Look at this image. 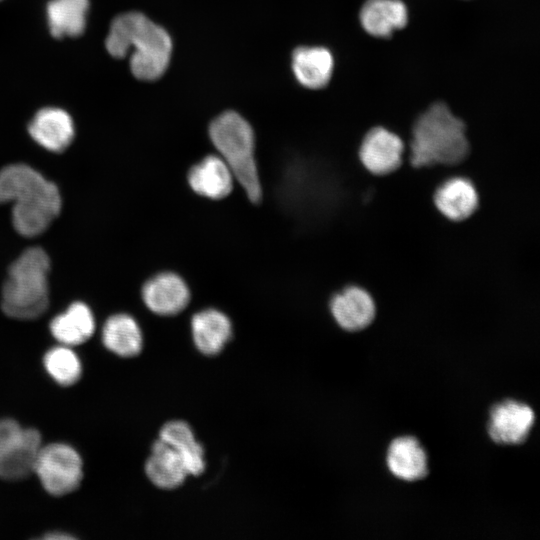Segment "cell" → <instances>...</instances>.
<instances>
[{"mask_svg":"<svg viewBox=\"0 0 540 540\" xmlns=\"http://www.w3.org/2000/svg\"><path fill=\"white\" fill-rule=\"evenodd\" d=\"M145 472L155 486L166 490L179 487L188 475L177 452L160 439L152 445Z\"/></svg>","mask_w":540,"mask_h":540,"instance_id":"20","label":"cell"},{"mask_svg":"<svg viewBox=\"0 0 540 540\" xmlns=\"http://www.w3.org/2000/svg\"><path fill=\"white\" fill-rule=\"evenodd\" d=\"M534 421V411L530 406L515 400H505L491 409L488 433L498 444H521L529 436Z\"/></svg>","mask_w":540,"mask_h":540,"instance_id":"12","label":"cell"},{"mask_svg":"<svg viewBox=\"0 0 540 540\" xmlns=\"http://www.w3.org/2000/svg\"><path fill=\"white\" fill-rule=\"evenodd\" d=\"M32 139L48 151H65L75 136V126L69 113L57 107L40 109L28 125Z\"/></svg>","mask_w":540,"mask_h":540,"instance_id":"14","label":"cell"},{"mask_svg":"<svg viewBox=\"0 0 540 540\" xmlns=\"http://www.w3.org/2000/svg\"><path fill=\"white\" fill-rule=\"evenodd\" d=\"M405 145L400 136L382 126L369 129L358 150V158L370 174L383 177L403 164Z\"/></svg>","mask_w":540,"mask_h":540,"instance_id":"9","label":"cell"},{"mask_svg":"<svg viewBox=\"0 0 540 540\" xmlns=\"http://www.w3.org/2000/svg\"><path fill=\"white\" fill-rule=\"evenodd\" d=\"M49 327L56 340L63 345L74 346L90 339L95 330V320L91 309L77 301L55 316Z\"/></svg>","mask_w":540,"mask_h":540,"instance_id":"19","label":"cell"},{"mask_svg":"<svg viewBox=\"0 0 540 540\" xmlns=\"http://www.w3.org/2000/svg\"><path fill=\"white\" fill-rule=\"evenodd\" d=\"M359 20L371 36L389 38L408 23V10L401 0H367L363 3Z\"/></svg>","mask_w":540,"mask_h":540,"instance_id":"16","label":"cell"},{"mask_svg":"<svg viewBox=\"0 0 540 540\" xmlns=\"http://www.w3.org/2000/svg\"><path fill=\"white\" fill-rule=\"evenodd\" d=\"M389 471L404 481L423 479L428 473L427 456L420 443L410 436L394 439L387 451Z\"/></svg>","mask_w":540,"mask_h":540,"instance_id":"18","label":"cell"},{"mask_svg":"<svg viewBox=\"0 0 540 540\" xmlns=\"http://www.w3.org/2000/svg\"><path fill=\"white\" fill-rule=\"evenodd\" d=\"M192 340L204 355H216L231 339L232 322L229 316L216 307L196 311L190 319Z\"/></svg>","mask_w":540,"mask_h":540,"instance_id":"15","label":"cell"},{"mask_svg":"<svg viewBox=\"0 0 540 540\" xmlns=\"http://www.w3.org/2000/svg\"><path fill=\"white\" fill-rule=\"evenodd\" d=\"M41 435L13 419L0 420V477L20 480L33 473L41 449Z\"/></svg>","mask_w":540,"mask_h":540,"instance_id":"6","label":"cell"},{"mask_svg":"<svg viewBox=\"0 0 540 540\" xmlns=\"http://www.w3.org/2000/svg\"><path fill=\"white\" fill-rule=\"evenodd\" d=\"M159 439L177 452L188 475L197 476L204 471L203 448L186 422L175 420L166 423L159 432Z\"/></svg>","mask_w":540,"mask_h":540,"instance_id":"22","label":"cell"},{"mask_svg":"<svg viewBox=\"0 0 540 540\" xmlns=\"http://www.w3.org/2000/svg\"><path fill=\"white\" fill-rule=\"evenodd\" d=\"M11 202L13 227L24 237L42 234L62 207L58 186L24 163L0 169V204Z\"/></svg>","mask_w":540,"mask_h":540,"instance_id":"1","label":"cell"},{"mask_svg":"<svg viewBox=\"0 0 540 540\" xmlns=\"http://www.w3.org/2000/svg\"><path fill=\"white\" fill-rule=\"evenodd\" d=\"M89 0H51L46 7L47 23L56 38L77 37L86 27Z\"/></svg>","mask_w":540,"mask_h":540,"instance_id":"23","label":"cell"},{"mask_svg":"<svg viewBox=\"0 0 540 540\" xmlns=\"http://www.w3.org/2000/svg\"><path fill=\"white\" fill-rule=\"evenodd\" d=\"M82 468V459L74 448L64 443H52L41 447L33 472L48 493L62 496L80 485Z\"/></svg>","mask_w":540,"mask_h":540,"instance_id":"7","label":"cell"},{"mask_svg":"<svg viewBox=\"0 0 540 540\" xmlns=\"http://www.w3.org/2000/svg\"><path fill=\"white\" fill-rule=\"evenodd\" d=\"M141 299L153 314L172 317L182 313L191 304L192 293L186 279L170 269L151 274L142 284Z\"/></svg>","mask_w":540,"mask_h":540,"instance_id":"8","label":"cell"},{"mask_svg":"<svg viewBox=\"0 0 540 540\" xmlns=\"http://www.w3.org/2000/svg\"><path fill=\"white\" fill-rule=\"evenodd\" d=\"M212 146L231 169L237 185L253 204L262 201L263 190L256 155L255 133L235 111L214 118L208 127Z\"/></svg>","mask_w":540,"mask_h":540,"instance_id":"4","label":"cell"},{"mask_svg":"<svg viewBox=\"0 0 540 540\" xmlns=\"http://www.w3.org/2000/svg\"><path fill=\"white\" fill-rule=\"evenodd\" d=\"M433 204L445 219L463 222L472 217L479 207V194L474 183L463 176H453L434 190Z\"/></svg>","mask_w":540,"mask_h":540,"instance_id":"13","label":"cell"},{"mask_svg":"<svg viewBox=\"0 0 540 540\" xmlns=\"http://www.w3.org/2000/svg\"><path fill=\"white\" fill-rule=\"evenodd\" d=\"M334 60L321 46H301L292 54V70L297 81L309 89L324 88L331 80Z\"/></svg>","mask_w":540,"mask_h":540,"instance_id":"17","label":"cell"},{"mask_svg":"<svg viewBox=\"0 0 540 540\" xmlns=\"http://www.w3.org/2000/svg\"><path fill=\"white\" fill-rule=\"evenodd\" d=\"M329 309L338 326L348 332L364 330L376 316L372 295L354 284L336 291L329 301Z\"/></svg>","mask_w":540,"mask_h":540,"instance_id":"11","label":"cell"},{"mask_svg":"<svg viewBox=\"0 0 540 540\" xmlns=\"http://www.w3.org/2000/svg\"><path fill=\"white\" fill-rule=\"evenodd\" d=\"M43 361L48 374L60 385L70 386L81 376V362L69 346L63 345L50 349L44 355Z\"/></svg>","mask_w":540,"mask_h":540,"instance_id":"24","label":"cell"},{"mask_svg":"<svg viewBox=\"0 0 540 540\" xmlns=\"http://www.w3.org/2000/svg\"><path fill=\"white\" fill-rule=\"evenodd\" d=\"M469 152L465 123L444 102L433 103L415 120L409 155L412 167L456 166Z\"/></svg>","mask_w":540,"mask_h":540,"instance_id":"3","label":"cell"},{"mask_svg":"<svg viewBox=\"0 0 540 540\" xmlns=\"http://www.w3.org/2000/svg\"><path fill=\"white\" fill-rule=\"evenodd\" d=\"M43 538L45 539H48V540H54V539H73L74 537L69 535V534H66V533H63V532H53V533H49L47 534L46 536H44Z\"/></svg>","mask_w":540,"mask_h":540,"instance_id":"25","label":"cell"},{"mask_svg":"<svg viewBox=\"0 0 540 540\" xmlns=\"http://www.w3.org/2000/svg\"><path fill=\"white\" fill-rule=\"evenodd\" d=\"M50 266L41 247L27 248L12 262L1 291V309L8 317L32 320L46 312Z\"/></svg>","mask_w":540,"mask_h":540,"instance_id":"5","label":"cell"},{"mask_svg":"<svg viewBox=\"0 0 540 540\" xmlns=\"http://www.w3.org/2000/svg\"><path fill=\"white\" fill-rule=\"evenodd\" d=\"M188 188L198 197L221 201L234 191L236 181L227 163L217 153H207L193 162L185 174Z\"/></svg>","mask_w":540,"mask_h":540,"instance_id":"10","label":"cell"},{"mask_svg":"<svg viewBox=\"0 0 540 540\" xmlns=\"http://www.w3.org/2000/svg\"><path fill=\"white\" fill-rule=\"evenodd\" d=\"M105 46L114 58H123L130 50V69L140 80H156L166 71L172 53L167 31L140 12L117 16L110 25Z\"/></svg>","mask_w":540,"mask_h":540,"instance_id":"2","label":"cell"},{"mask_svg":"<svg viewBox=\"0 0 540 540\" xmlns=\"http://www.w3.org/2000/svg\"><path fill=\"white\" fill-rule=\"evenodd\" d=\"M104 346L121 357L140 353L143 345L141 328L135 318L126 313L111 315L102 329Z\"/></svg>","mask_w":540,"mask_h":540,"instance_id":"21","label":"cell"}]
</instances>
